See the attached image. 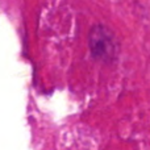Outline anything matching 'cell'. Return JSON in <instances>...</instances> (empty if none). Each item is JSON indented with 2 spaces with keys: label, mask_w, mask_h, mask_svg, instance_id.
Wrapping results in <instances>:
<instances>
[{
  "label": "cell",
  "mask_w": 150,
  "mask_h": 150,
  "mask_svg": "<svg viewBox=\"0 0 150 150\" xmlns=\"http://www.w3.org/2000/svg\"><path fill=\"white\" fill-rule=\"evenodd\" d=\"M90 46L92 54L99 59L108 61L116 55V41L108 29L96 26L92 29L90 36Z\"/></svg>",
  "instance_id": "obj_1"
}]
</instances>
